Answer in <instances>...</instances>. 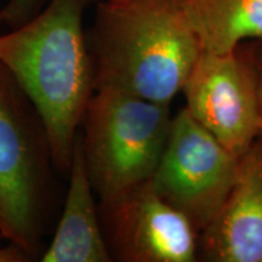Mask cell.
Segmentation results:
<instances>
[{"mask_svg": "<svg viewBox=\"0 0 262 262\" xmlns=\"http://www.w3.org/2000/svg\"><path fill=\"white\" fill-rule=\"evenodd\" d=\"M93 0H49L0 34V61L24 88L47 129L52 164L68 175L75 137L93 96L94 63L83 29Z\"/></svg>", "mask_w": 262, "mask_h": 262, "instance_id": "1", "label": "cell"}, {"mask_svg": "<svg viewBox=\"0 0 262 262\" xmlns=\"http://www.w3.org/2000/svg\"><path fill=\"white\" fill-rule=\"evenodd\" d=\"M202 52L172 0L100 3L93 31L94 88L170 104Z\"/></svg>", "mask_w": 262, "mask_h": 262, "instance_id": "2", "label": "cell"}, {"mask_svg": "<svg viewBox=\"0 0 262 262\" xmlns=\"http://www.w3.org/2000/svg\"><path fill=\"white\" fill-rule=\"evenodd\" d=\"M55 171L40 114L0 61V238L32 261L45 250L56 209Z\"/></svg>", "mask_w": 262, "mask_h": 262, "instance_id": "3", "label": "cell"}, {"mask_svg": "<svg viewBox=\"0 0 262 262\" xmlns=\"http://www.w3.org/2000/svg\"><path fill=\"white\" fill-rule=\"evenodd\" d=\"M171 119L170 104L111 89L94 91L80 136L86 171L98 201L152 178Z\"/></svg>", "mask_w": 262, "mask_h": 262, "instance_id": "4", "label": "cell"}, {"mask_svg": "<svg viewBox=\"0 0 262 262\" xmlns=\"http://www.w3.org/2000/svg\"><path fill=\"white\" fill-rule=\"evenodd\" d=\"M239 157L182 108L171 119L168 140L150 182L199 233L227 198Z\"/></svg>", "mask_w": 262, "mask_h": 262, "instance_id": "5", "label": "cell"}, {"mask_svg": "<svg viewBox=\"0 0 262 262\" xmlns=\"http://www.w3.org/2000/svg\"><path fill=\"white\" fill-rule=\"evenodd\" d=\"M182 93L186 110L222 146L237 156L261 136L256 67L251 45L233 51H202Z\"/></svg>", "mask_w": 262, "mask_h": 262, "instance_id": "6", "label": "cell"}, {"mask_svg": "<svg viewBox=\"0 0 262 262\" xmlns=\"http://www.w3.org/2000/svg\"><path fill=\"white\" fill-rule=\"evenodd\" d=\"M97 208L112 261H198V232L155 191L150 179L98 201Z\"/></svg>", "mask_w": 262, "mask_h": 262, "instance_id": "7", "label": "cell"}, {"mask_svg": "<svg viewBox=\"0 0 262 262\" xmlns=\"http://www.w3.org/2000/svg\"><path fill=\"white\" fill-rule=\"evenodd\" d=\"M198 260L262 262V136L239 157L227 198L198 233Z\"/></svg>", "mask_w": 262, "mask_h": 262, "instance_id": "8", "label": "cell"}, {"mask_svg": "<svg viewBox=\"0 0 262 262\" xmlns=\"http://www.w3.org/2000/svg\"><path fill=\"white\" fill-rule=\"evenodd\" d=\"M63 208L41 262H111L97 202L85 165L80 131L75 137Z\"/></svg>", "mask_w": 262, "mask_h": 262, "instance_id": "9", "label": "cell"}, {"mask_svg": "<svg viewBox=\"0 0 262 262\" xmlns=\"http://www.w3.org/2000/svg\"><path fill=\"white\" fill-rule=\"evenodd\" d=\"M202 51L226 54L262 40V0H172Z\"/></svg>", "mask_w": 262, "mask_h": 262, "instance_id": "10", "label": "cell"}, {"mask_svg": "<svg viewBox=\"0 0 262 262\" xmlns=\"http://www.w3.org/2000/svg\"><path fill=\"white\" fill-rule=\"evenodd\" d=\"M49 0H9L0 9V28L24 25L44 8Z\"/></svg>", "mask_w": 262, "mask_h": 262, "instance_id": "11", "label": "cell"}, {"mask_svg": "<svg viewBox=\"0 0 262 262\" xmlns=\"http://www.w3.org/2000/svg\"><path fill=\"white\" fill-rule=\"evenodd\" d=\"M253 57L257 73L258 86V104H260V119H261V136H262V40H253L250 42Z\"/></svg>", "mask_w": 262, "mask_h": 262, "instance_id": "12", "label": "cell"}, {"mask_svg": "<svg viewBox=\"0 0 262 262\" xmlns=\"http://www.w3.org/2000/svg\"><path fill=\"white\" fill-rule=\"evenodd\" d=\"M0 262H32V260L21 248L9 243L8 247L0 248Z\"/></svg>", "mask_w": 262, "mask_h": 262, "instance_id": "13", "label": "cell"}, {"mask_svg": "<svg viewBox=\"0 0 262 262\" xmlns=\"http://www.w3.org/2000/svg\"><path fill=\"white\" fill-rule=\"evenodd\" d=\"M110 3H114V4H117V3H123V2H126V0H108Z\"/></svg>", "mask_w": 262, "mask_h": 262, "instance_id": "14", "label": "cell"}]
</instances>
